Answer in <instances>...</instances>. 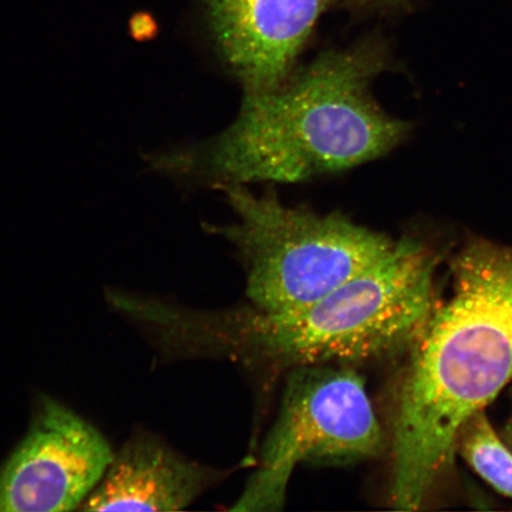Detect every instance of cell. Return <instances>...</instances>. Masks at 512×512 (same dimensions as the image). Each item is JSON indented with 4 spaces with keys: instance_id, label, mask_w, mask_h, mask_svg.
Wrapping results in <instances>:
<instances>
[{
    "instance_id": "cell-10",
    "label": "cell",
    "mask_w": 512,
    "mask_h": 512,
    "mask_svg": "<svg viewBox=\"0 0 512 512\" xmlns=\"http://www.w3.org/2000/svg\"><path fill=\"white\" fill-rule=\"evenodd\" d=\"M292 470L262 465L249 480L246 490L235 503V511H277L284 508L288 480Z\"/></svg>"
},
{
    "instance_id": "cell-1",
    "label": "cell",
    "mask_w": 512,
    "mask_h": 512,
    "mask_svg": "<svg viewBox=\"0 0 512 512\" xmlns=\"http://www.w3.org/2000/svg\"><path fill=\"white\" fill-rule=\"evenodd\" d=\"M452 294L415 336L396 395V509L422 507L453 465L460 428L512 380V246L467 241L451 261Z\"/></svg>"
},
{
    "instance_id": "cell-6",
    "label": "cell",
    "mask_w": 512,
    "mask_h": 512,
    "mask_svg": "<svg viewBox=\"0 0 512 512\" xmlns=\"http://www.w3.org/2000/svg\"><path fill=\"white\" fill-rule=\"evenodd\" d=\"M113 456L96 428L61 403L41 398L28 434L0 469V511L78 509Z\"/></svg>"
},
{
    "instance_id": "cell-4",
    "label": "cell",
    "mask_w": 512,
    "mask_h": 512,
    "mask_svg": "<svg viewBox=\"0 0 512 512\" xmlns=\"http://www.w3.org/2000/svg\"><path fill=\"white\" fill-rule=\"evenodd\" d=\"M217 188L238 221L216 232L238 249L247 296L260 311L286 313L316 303L395 245L339 213L287 207L274 194L255 195L242 184Z\"/></svg>"
},
{
    "instance_id": "cell-8",
    "label": "cell",
    "mask_w": 512,
    "mask_h": 512,
    "mask_svg": "<svg viewBox=\"0 0 512 512\" xmlns=\"http://www.w3.org/2000/svg\"><path fill=\"white\" fill-rule=\"evenodd\" d=\"M210 471L140 435L114 453L104 477L81 505L87 511H179L211 482Z\"/></svg>"
},
{
    "instance_id": "cell-12",
    "label": "cell",
    "mask_w": 512,
    "mask_h": 512,
    "mask_svg": "<svg viewBox=\"0 0 512 512\" xmlns=\"http://www.w3.org/2000/svg\"><path fill=\"white\" fill-rule=\"evenodd\" d=\"M350 2L358 4H373V5H401L411 2V0H350Z\"/></svg>"
},
{
    "instance_id": "cell-11",
    "label": "cell",
    "mask_w": 512,
    "mask_h": 512,
    "mask_svg": "<svg viewBox=\"0 0 512 512\" xmlns=\"http://www.w3.org/2000/svg\"><path fill=\"white\" fill-rule=\"evenodd\" d=\"M157 24L155 19L147 12L140 11L134 14L128 22V34L136 41H147L155 37Z\"/></svg>"
},
{
    "instance_id": "cell-2",
    "label": "cell",
    "mask_w": 512,
    "mask_h": 512,
    "mask_svg": "<svg viewBox=\"0 0 512 512\" xmlns=\"http://www.w3.org/2000/svg\"><path fill=\"white\" fill-rule=\"evenodd\" d=\"M380 38L329 50L279 86L245 94L226 131L187 151L145 156L153 170L215 183H298L387 155L411 124L384 112L370 86L389 67Z\"/></svg>"
},
{
    "instance_id": "cell-7",
    "label": "cell",
    "mask_w": 512,
    "mask_h": 512,
    "mask_svg": "<svg viewBox=\"0 0 512 512\" xmlns=\"http://www.w3.org/2000/svg\"><path fill=\"white\" fill-rule=\"evenodd\" d=\"M329 0H206L211 35L246 94L277 87Z\"/></svg>"
},
{
    "instance_id": "cell-5",
    "label": "cell",
    "mask_w": 512,
    "mask_h": 512,
    "mask_svg": "<svg viewBox=\"0 0 512 512\" xmlns=\"http://www.w3.org/2000/svg\"><path fill=\"white\" fill-rule=\"evenodd\" d=\"M384 446L366 386L351 369L316 364L290 369L262 465H347L379 456Z\"/></svg>"
},
{
    "instance_id": "cell-9",
    "label": "cell",
    "mask_w": 512,
    "mask_h": 512,
    "mask_svg": "<svg viewBox=\"0 0 512 512\" xmlns=\"http://www.w3.org/2000/svg\"><path fill=\"white\" fill-rule=\"evenodd\" d=\"M457 448L473 469L503 495L512 497V450L482 411L460 428Z\"/></svg>"
},
{
    "instance_id": "cell-3",
    "label": "cell",
    "mask_w": 512,
    "mask_h": 512,
    "mask_svg": "<svg viewBox=\"0 0 512 512\" xmlns=\"http://www.w3.org/2000/svg\"><path fill=\"white\" fill-rule=\"evenodd\" d=\"M437 249L405 236L375 264L303 309L185 313L184 343L271 369L361 362L407 348L435 306Z\"/></svg>"
},
{
    "instance_id": "cell-13",
    "label": "cell",
    "mask_w": 512,
    "mask_h": 512,
    "mask_svg": "<svg viewBox=\"0 0 512 512\" xmlns=\"http://www.w3.org/2000/svg\"><path fill=\"white\" fill-rule=\"evenodd\" d=\"M511 399H512V394H511ZM503 435H504L505 443H507V445L512 450V412H511L510 418L507 422V425H505Z\"/></svg>"
}]
</instances>
